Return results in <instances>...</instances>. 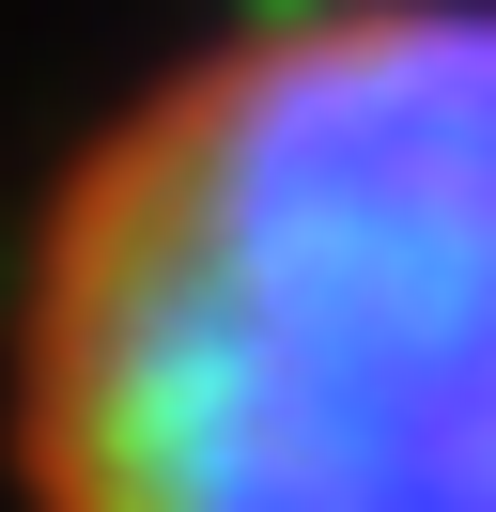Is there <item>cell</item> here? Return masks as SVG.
Wrapping results in <instances>:
<instances>
[{
  "instance_id": "1",
  "label": "cell",
  "mask_w": 496,
  "mask_h": 512,
  "mask_svg": "<svg viewBox=\"0 0 496 512\" xmlns=\"http://www.w3.org/2000/svg\"><path fill=\"white\" fill-rule=\"evenodd\" d=\"M47 512H496V0H248L31 264Z\"/></svg>"
}]
</instances>
